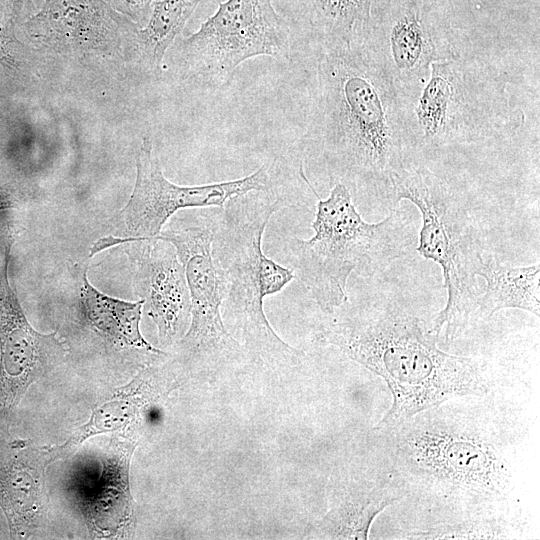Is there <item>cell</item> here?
<instances>
[{"label":"cell","mask_w":540,"mask_h":540,"mask_svg":"<svg viewBox=\"0 0 540 540\" xmlns=\"http://www.w3.org/2000/svg\"><path fill=\"white\" fill-rule=\"evenodd\" d=\"M115 10L126 13L135 20H145L149 17L154 0H105Z\"/></svg>","instance_id":"cb8c5ba5"},{"label":"cell","mask_w":540,"mask_h":540,"mask_svg":"<svg viewBox=\"0 0 540 540\" xmlns=\"http://www.w3.org/2000/svg\"><path fill=\"white\" fill-rule=\"evenodd\" d=\"M12 240L0 270V409L15 408L29 386L60 355L56 333L42 334L28 322L8 278Z\"/></svg>","instance_id":"4fadbf2b"},{"label":"cell","mask_w":540,"mask_h":540,"mask_svg":"<svg viewBox=\"0 0 540 540\" xmlns=\"http://www.w3.org/2000/svg\"><path fill=\"white\" fill-rule=\"evenodd\" d=\"M80 305L86 323L109 342L150 357L166 356L146 341L140 331L142 298L131 302L102 293L89 282L85 269L80 283Z\"/></svg>","instance_id":"ac0fdd59"},{"label":"cell","mask_w":540,"mask_h":540,"mask_svg":"<svg viewBox=\"0 0 540 540\" xmlns=\"http://www.w3.org/2000/svg\"><path fill=\"white\" fill-rule=\"evenodd\" d=\"M493 65L458 57L435 62L422 82L399 88L409 149L474 145L512 135L525 115L511 105Z\"/></svg>","instance_id":"8992f818"},{"label":"cell","mask_w":540,"mask_h":540,"mask_svg":"<svg viewBox=\"0 0 540 540\" xmlns=\"http://www.w3.org/2000/svg\"><path fill=\"white\" fill-rule=\"evenodd\" d=\"M289 51L288 23L271 0H226L180 45L187 72L212 87L228 85L248 59Z\"/></svg>","instance_id":"ba28073f"},{"label":"cell","mask_w":540,"mask_h":540,"mask_svg":"<svg viewBox=\"0 0 540 540\" xmlns=\"http://www.w3.org/2000/svg\"><path fill=\"white\" fill-rule=\"evenodd\" d=\"M175 379L165 369L148 368L92 410L90 420L78 428L61 450L72 449L96 434L123 430L158 415V405L175 388Z\"/></svg>","instance_id":"e0dca14e"},{"label":"cell","mask_w":540,"mask_h":540,"mask_svg":"<svg viewBox=\"0 0 540 540\" xmlns=\"http://www.w3.org/2000/svg\"><path fill=\"white\" fill-rule=\"evenodd\" d=\"M0 9H3L11 20H16L33 11V0H0Z\"/></svg>","instance_id":"484cf974"},{"label":"cell","mask_w":540,"mask_h":540,"mask_svg":"<svg viewBox=\"0 0 540 540\" xmlns=\"http://www.w3.org/2000/svg\"><path fill=\"white\" fill-rule=\"evenodd\" d=\"M485 396H463L375 430L405 495L442 520L510 514L519 482L512 428Z\"/></svg>","instance_id":"6da1fadb"},{"label":"cell","mask_w":540,"mask_h":540,"mask_svg":"<svg viewBox=\"0 0 540 540\" xmlns=\"http://www.w3.org/2000/svg\"><path fill=\"white\" fill-rule=\"evenodd\" d=\"M485 286L478 303V321H487L504 309L540 315V266H512L494 256L484 257L477 273Z\"/></svg>","instance_id":"ffe728a7"},{"label":"cell","mask_w":540,"mask_h":540,"mask_svg":"<svg viewBox=\"0 0 540 540\" xmlns=\"http://www.w3.org/2000/svg\"><path fill=\"white\" fill-rule=\"evenodd\" d=\"M384 199L393 205L408 200L420 212L416 251L441 268L447 293L429 331L451 343L478 322L477 273L484 258L479 227L461 193L424 166L407 163L391 178Z\"/></svg>","instance_id":"52a82bcc"},{"label":"cell","mask_w":540,"mask_h":540,"mask_svg":"<svg viewBox=\"0 0 540 540\" xmlns=\"http://www.w3.org/2000/svg\"><path fill=\"white\" fill-rule=\"evenodd\" d=\"M135 286L162 345L170 346L187 331L191 301L184 268L175 247L164 240H138Z\"/></svg>","instance_id":"2e32d148"},{"label":"cell","mask_w":540,"mask_h":540,"mask_svg":"<svg viewBox=\"0 0 540 540\" xmlns=\"http://www.w3.org/2000/svg\"><path fill=\"white\" fill-rule=\"evenodd\" d=\"M14 39L7 29L0 25V64L7 68L18 67L17 59L13 53Z\"/></svg>","instance_id":"d4e9b609"},{"label":"cell","mask_w":540,"mask_h":540,"mask_svg":"<svg viewBox=\"0 0 540 540\" xmlns=\"http://www.w3.org/2000/svg\"><path fill=\"white\" fill-rule=\"evenodd\" d=\"M201 1H153L146 25L135 32L141 58L150 70L160 68L166 51Z\"/></svg>","instance_id":"7402d4cb"},{"label":"cell","mask_w":540,"mask_h":540,"mask_svg":"<svg viewBox=\"0 0 540 540\" xmlns=\"http://www.w3.org/2000/svg\"><path fill=\"white\" fill-rule=\"evenodd\" d=\"M135 447L133 441H111L100 453L81 456L70 469L66 490L92 538L133 534L136 515L129 467Z\"/></svg>","instance_id":"7c38bea8"},{"label":"cell","mask_w":540,"mask_h":540,"mask_svg":"<svg viewBox=\"0 0 540 540\" xmlns=\"http://www.w3.org/2000/svg\"><path fill=\"white\" fill-rule=\"evenodd\" d=\"M39 457L15 458L0 468V504L9 522L11 535L23 537L44 519L47 503Z\"/></svg>","instance_id":"d6986e66"},{"label":"cell","mask_w":540,"mask_h":540,"mask_svg":"<svg viewBox=\"0 0 540 540\" xmlns=\"http://www.w3.org/2000/svg\"><path fill=\"white\" fill-rule=\"evenodd\" d=\"M155 239L171 243L184 268L191 301L190 324L179 340L183 354L206 366H222L244 356L221 314L222 284L212 257L213 232L206 217L176 216Z\"/></svg>","instance_id":"8fae6325"},{"label":"cell","mask_w":540,"mask_h":540,"mask_svg":"<svg viewBox=\"0 0 540 540\" xmlns=\"http://www.w3.org/2000/svg\"><path fill=\"white\" fill-rule=\"evenodd\" d=\"M520 537V527L510 514L475 515L440 520L425 528L401 534V539H511Z\"/></svg>","instance_id":"603a6c76"},{"label":"cell","mask_w":540,"mask_h":540,"mask_svg":"<svg viewBox=\"0 0 540 540\" xmlns=\"http://www.w3.org/2000/svg\"><path fill=\"white\" fill-rule=\"evenodd\" d=\"M360 39L398 88L425 80L432 63L459 56L448 0H372Z\"/></svg>","instance_id":"9c48e42d"},{"label":"cell","mask_w":540,"mask_h":540,"mask_svg":"<svg viewBox=\"0 0 540 540\" xmlns=\"http://www.w3.org/2000/svg\"><path fill=\"white\" fill-rule=\"evenodd\" d=\"M316 338L386 382L393 402L374 430L392 427L453 398L486 396L492 388L484 360L442 351L420 319L397 304L348 313L322 326Z\"/></svg>","instance_id":"3957f363"},{"label":"cell","mask_w":540,"mask_h":540,"mask_svg":"<svg viewBox=\"0 0 540 540\" xmlns=\"http://www.w3.org/2000/svg\"><path fill=\"white\" fill-rule=\"evenodd\" d=\"M136 180L131 196L111 220L116 235L99 240L91 254L124 242L153 239L167 221L186 208L219 207L235 197L263 190L271 184L270 165L260 166L252 174L225 182L181 186L170 182L153 151L150 137H144L136 157Z\"/></svg>","instance_id":"30bf717a"},{"label":"cell","mask_w":540,"mask_h":540,"mask_svg":"<svg viewBox=\"0 0 540 540\" xmlns=\"http://www.w3.org/2000/svg\"><path fill=\"white\" fill-rule=\"evenodd\" d=\"M299 174L317 197L314 235L287 240V260L322 312L332 315L348 299L347 282L356 272L371 277L386 269L414 243L408 214L400 209L377 223L366 222L357 211L352 193L335 183L321 199L304 173Z\"/></svg>","instance_id":"5b68a950"},{"label":"cell","mask_w":540,"mask_h":540,"mask_svg":"<svg viewBox=\"0 0 540 540\" xmlns=\"http://www.w3.org/2000/svg\"><path fill=\"white\" fill-rule=\"evenodd\" d=\"M308 138L331 183L385 196L409 149L399 88L361 39L320 44Z\"/></svg>","instance_id":"7a4b0ae2"},{"label":"cell","mask_w":540,"mask_h":540,"mask_svg":"<svg viewBox=\"0 0 540 540\" xmlns=\"http://www.w3.org/2000/svg\"><path fill=\"white\" fill-rule=\"evenodd\" d=\"M284 200L272 186L229 199L209 215L212 257L219 274L223 322L252 362L267 366L296 365L303 352L279 337L264 312V299L280 292L294 272L271 258L262 239L271 217Z\"/></svg>","instance_id":"277c9868"},{"label":"cell","mask_w":540,"mask_h":540,"mask_svg":"<svg viewBox=\"0 0 540 540\" xmlns=\"http://www.w3.org/2000/svg\"><path fill=\"white\" fill-rule=\"evenodd\" d=\"M319 44L349 43L361 38L372 0H283Z\"/></svg>","instance_id":"44dd1931"},{"label":"cell","mask_w":540,"mask_h":540,"mask_svg":"<svg viewBox=\"0 0 540 540\" xmlns=\"http://www.w3.org/2000/svg\"><path fill=\"white\" fill-rule=\"evenodd\" d=\"M326 495L327 512L307 528L305 538L368 539L374 519L405 492L391 472L347 469L330 477Z\"/></svg>","instance_id":"5bb4252c"},{"label":"cell","mask_w":540,"mask_h":540,"mask_svg":"<svg viewBox=\"0 0 540 540\" xmlns=\"http://www.w3.org/2000/svg\"><path fill=\"white\" fill-rule=\"evenodd\" d=\"M18 188L9 183L0 186V211L15 207L19 203Z\"/></svg>","instance_id":"4316f807"},{"label":"cell","mask_w":540,"mask_h":540,"mask_svg":"<svg viewBox=\"0 0 540 540\" xmlns=\"http://www.w3.org/2000/svg\"><path fill=\"white\" fill-rule=\"evenodd\" d=\"M25 29L50 47L82 52L108 51L123 34L136 30L105 0H44Z\"/></svg>","instance_id":"9a60e30c"}]
</instances>
